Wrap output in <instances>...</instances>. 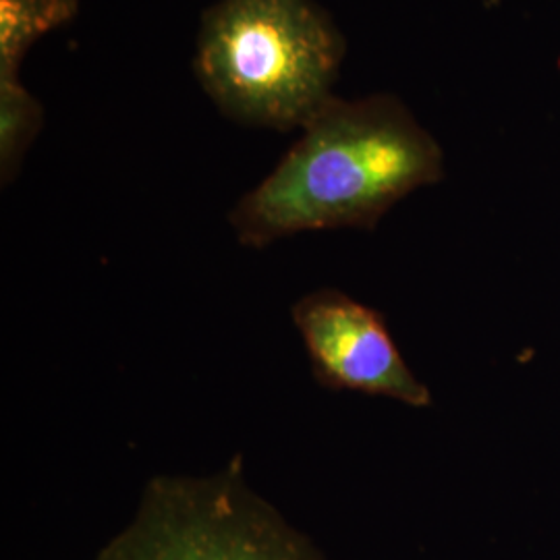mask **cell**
I'll return each instance as SVG.
<instances>
[{"label":"cell","mask_w":560,"mask_h":560,"mask_svg":"<svg viewBox=\"0 0 560 560\" xmlns=\"http://www.w3.org/2000/svg\"><path fill=\"white\" fill-rule=\"evenodd\" d=\"M345 38L314 0H219L201 18L194 71L222 115L303 129L326 102Z\"/></svg>","instance_id":"2"},{"label":"cell","mask_w":560,"mask_h":560,"mask_svg":"<svg viewBox=\"0 0 560 560\" xmlns=\"http://www.w3.org/2000/svg\"><path fill=\"white\" fill-rule=\"evenodd\" d=\"M44 125V108L20 80H0V180L11 185Z\"/></svg>","instance_id":"6"},{"label":"cell","mask_w":560,"mask_h":560,"mask_svg":"<svg viewBox=\"0 0 560 560\" xmlns=\"http://www.w3.org/2000/svg\"><path fill=\"white\" fill-rule=\"evenodd\" d=\"M291 318L312 374L328 390H353L423 409L432 395L400 358L381 312L339 289H318L293 303Z\"/></svg>","instance_id":"4"},{"label":"cell","mask_w":560,"mask_h":560,"mask_svg":"<svg viewBox=\"0 0 560 560\" xmlns=\"http://www.w3.org/2000/svg\"><path fill=\"white\" fill-rule=\"evenodd\" d=\"M94 560H326L247 483L235 455L212 476H154Z\"/></svg>","instance_id":"3"},{"label":"cell","mask_w":560,"mask_h":560,"mask_svg":"<svg viewBox=\"0 0 560 560\" xmlns=\"http://www.w3.org/2000/svg\"><path fill=\"white\" fill-rule=\"evenodd\" d=\"M78 15V0H0V80H20L32 44Z\"/></svg>","instance_id":"5"},{"label":"cell","mask_w":560,"mask_h":560,"mask_svg":"<svg viewBox=\"0 0 560 560\" xmlns=\"http://www.w3.org/2000/svg\"><path fill=\"white\" fill-rule=\"evenodd\" d=\"M442 177L439 141L397 96H332L272 173L235 203L229 224L252 249L300 233L372 231L397 201Z\"/></svg>","instance_id":"1"}]
</instances>
